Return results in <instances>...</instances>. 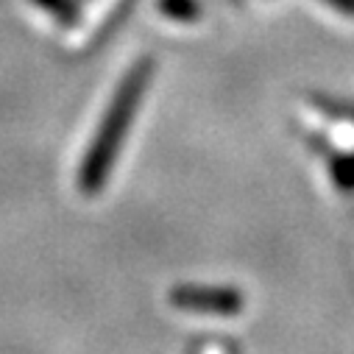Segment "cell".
I'll use <instances>...</instances> for the list:
<instances>
[{
	"mask_svg": "<svg viewBox=\"0 0 354 354\" xmlns=\"http://www.w3.org/2000/svg\"><path fill=\"white\" fill-rule=\"evenodd\" d=\"M151 75H153V59L145 56L140 62H134V67L123 75L120 86L115 90V98L98 126V134L95 140L86 148V156L81 162V170H78V187L84 193H98L104 190L109 173H112V165L118 159V151L120 145L126 142V134L134 123V115H137V106L148 90L151 84Z\"/></svg>",
	"mask_w": 354,
	"mask_h": 354,
	"instance_id": "1",
	"label": "cell"
},
{
	"mask_svg": "<svg viewBox=\"0 0 354 354\" xmlns=\"http://www.w3.org/2000/svg\"><path fill=\"white\" fill-rule=\"evenodd\" d=\"M34 3L64 28H75L81 23V6L75 0H34Z\"/></svg>",
	"mask_w": 354,
	"mask_h": 354,
	"instance_id": "4",
	"label": "cell"
},
{
	"mask_svg": "<svg viewBox=\"0 0 354 354\" xmlns=\"http://www.w3.org/2000/svg\"><path fill=\"white\" fill-rule=\"evenodd\" d=\"M310 142L318 148V151H326V159H329V173H332V182L340 193H354V151L348 153H340V151H332L326 140H318V137H310Z\"/></svg>",
	"mask_w": 354,
	"mask_h": 354,
	"instance_id": "3",
	"label": "cell"
},
{
	"mask_svg": "<svg viewBox=\"0 0 354 354\" xmlns=\"http://www.w3.org/2000/svg\"><path fill=\"white\" fill-rule=\"evenodd\" d=\"M167 299L182 313L218 315V318H232L245 304L237 288H207V285H176Z\"/></svg>",
	"mask_w": 354,
	"mask_h": 354,
	"instance_id": "2",
	"label": "cell"
},
{
	"mask_svg": "<svg viewBox=\"0 0 354 354\" xmlns=\"http://www.w3.org/2000/svg\"><path fill=\"white\" fill-rule=\"evenodd\" d=\"M229 3H240V0H229Z\"/></svg>",
	"mask_w": 354,
	"mask_h": 354,
	"instance_id": "7",
	"label": "cell"
},
{
	"mask_svg": "<svg viewBox=\"0 0 354 354\" xmlns=\"http://www.w3.org/2000/svg\"><path fill=\"white\" fill-rule=\"evenodd\" d=\"M321 3H326L332 12H337L343 17H354V0H321Z\"/></svg>",
	"mask_w": 354,
	"mask_h": 354,
	"instance_id": "6",
	"label": "cell"
},
{
	"mask_svg": "<svg viewBox=\"0 0 354 354\" xmlns=\"http://www.w3.org/2000/svg\"><path fill=\"white\" fill-rule=\"evenodd\" d=\"M156 9L176 23H196L204 15V6L198 0H156Z\"/></svg>",
	"mask_w": 354,
	"mask_h": 354,
	"instance_id": "5",
	"label": "cell"
}]
</instances>
